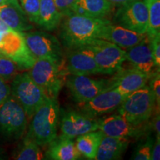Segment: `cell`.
I'll list each match as a JSON object with an SVG mask.
<instances>
[{
	"mask_svg": "<svg viewBox=\"0 0 160 160\" xmlns=\"http://www.w3.org/2000/svg\"><path fill=\"white\" fill-rule=\"evenodd\" d=\"M150 82V88L152 91L153 92L156 98V103L157 104L158 108H159L160 106V75L159 69L157 70V72L154 73H151V77L148 80Z\"/></svg>",
	"mask_w": 160,
	"mask_h": 160,
	"instance_id": "obj_29",
	"label": "cell"
},
{
	"mask_svg": "<svg viewBox=\"0 0 160 160\" xmlns=\"http://www.w3.org/2000/svg\"><path fill=\"white\" fill-rule=\"evenodd\" d=\"M113 22L137 33H146L148 26V11L145 2L131 0L119 6L113 17Z\"/></svg>",
	"mask_w": 160,
	"mask_h": 160,
	"instance_id": "obj_9",
	"label": "cell"
},
{
	"mask_svg": "<svg viewBox=\"0 0 160 160\" xmlns=\"http://www.w3.org/2000/svg\"><path fill=\"white\" fill-rule=\"evenodd\" d=\"M45 157L53 160H77L81 159L82 156L73 139L59 136L48 144Z\"/></svg>",
	"mask_w": 160,
	"mask_h": 160,
	"instance_id": "obj_19",
	"label": "cell"
},
{
	"mask_svg": "<svg viewBox=\"0 0 160 160\" xmlns=\"http://www.w3.org/2000/svg\"><path fill=\"white\" fill-rule=\"evenodd\" d=\"M146 37V33H137L109 22L103 26L98 39L107 40L125 50L139 43Z\"/></svg>",
	"mask_w": 160,
	"mask_h": 160,
	"instance_id": "obj_16",
	"label": "cell"
},
{
	"mask_svg": "<svg viewBox=\"0 0 160 160\" xmlns=\"http://www.w3.org/2000/svg\"><path fill=\"white\" fill-rule=\"evenodd\" d=\"M32 79L43 90L48 98L57 99L62 87L61 65L47 59H36L29 69Z\"/></svg>",
	"mask_w": 160,
	"mask_h": 160,
	"instance_id": "obj_7",
	"label": "cell"
},
{
	"mask_svg": "<svg viewBox=\"0 0 160 160\" xmlns=\"http://www.w3.org/2000/svg\"><path fill=\"white\" fill-rule=\"evenodd\" d=\"M129 142L127 139L103 136L98 148L96 159H119L127 149Z\"/></svg>",
	"mask_w": 160,
	"mask_h": 160,
	"instance_id": "obj_21",
	"label": "cell"
},
{
	"mask_svg": "<svg viewBox=\"0 0 160 160\" xmlns=\"http://www.w3.org/2000/svg\"><path fill=\"white\" fill-rule=\"evenodd\" d=\"M128 94L117 88H108L90 101L80 105V112L92 118L102 117L116 111Z\"/></svg>",
	"mask_w": 160,
	"mask_h": 160,
	"instance_id": "obj_11",
	"label": "cell"
},
{
	"mask_svg": "<svg viewBox=\"0 0 160 160\" xmlns=\"http://www.w3.org/2000/svg\"><path fill=\"white\" fill-rule=\"evenodd\" d=\"M27 117L22 107L10 95L0 105V138L15 141L22 137L27 128Z\"/></svg>",
	"mask_w": 160,
	"mask_h": 160,
	"instance_id": "obj_5",
	"label": "cell"
},
{
	"mask_svg": "<svg viewBox=\"0 0 160 160\" xmlns=\"http://www.w3.org/2000/svg\"><path fill=\"white\" fill-rule=\"evenodd\" d=\"M0 19L13 31L23 33L33 28L18 0H6L0 5Z\"/></svg>",
	"mask_w": 160,
	"mask_h": 160,
	"instance_id": "obj_17",
	"label": "cell"
},
{
	"mask_svg": "<svg viewBox=\"0 0 160 160\" xmlns=\"http://www.w3.org/2000/svg\"><path fill=\"white\" fill-rule=\"evenodd\" d=\"M103 133L97 130L77 137L75 145L81 156L88 159H96Z\"/></svg>",
	"mask_w": 160,
	"mask_h": 160,
	"instance_id": "obj_23",
	"label": "cell"
},
{
	"mask_svg": "<svg viewBox=\"0 0 160 160\" xmlns=\"http://www.w3.org/2000/svg\"><path fill=\"white\" fill-rule=\"evenodd\" d=\"M110 2L113 4V5H118L121 6L125 5V4L128 3V2L131 1V0H108Z\"/></svg>",
	"mask_w": 160,
	"mask_h": 160,
	"instance_id": "obj_35",
	"label": "cell"
},
{
	"mask_svg": "<svg viewBox=\"0 0 160 160\" xmlns=\"http://www.w3.org/2000/svg\"><path fill=\"white\" fill-rule=\"evenodd\" d=\"M53 1L62 17H65L73 13L72 8L74 5L77 0H53Z\"/></svg>",
	"mask_w": 160,
	"mask_h": 160,
	"instance_id": "obj_30",
	"label": "cell"
},
{
	"mask_svg": "<svg viewBox=\"0 0 160 160\" xmlns=\"http://www.w3.org/2000/svg\"><path fill=\"white\" fill-rule=\"evenodd\" d=\"M59 116L60 137L73 139L78 136L99 128L98 118L88 117L82 112L62 109Z\"/></svg>",
	"mask_w": 160,
	"mask_h": 160,
	"instance_id": "obj_10",
	"label": "cell"
},
{
	"mask_svg": "<svg viewBox=\"0 0 160 160\" xmlns=\"http://www.w3.org/2000/svg\"><path fill=\"white\" fill-rule=\"evenodd\" d=\"M11 95V86L2 78L0 77V105Z\"/></svg>",
	"mask_w": 160,
	"mask_h": 160,
	"instance_id": "obj_32",
	"label": "cell"
},
{
	"mask_svg": "<svg viewBox=\"0 0 160 160\" xmlns=\"http://www.w3.org/2000/svg\"><path fill=\"white\" fill-rule=\"evenodd\" d=\"M20 3L30 22L37 24L39 16L40 0H20Z\"/></svg>",
	"mask_w": 160,
	"mask_h": 160,
	"instance_id": "obj_27",
	"label": "cell"
},
{
	"mask_svg": "<svg viewBox=\"0 0 160 160\" xmlns=\"http://www.w3.org/2000/svg\"><path fill=\"white\" fill-rule=\"evenodd\" d=\"M151 74L144 73L135 68H120L108 79L109 88H117L125 93H131L147 85Z\"/></svg>",
	"mask_w": 160,
	"mask_h": 160,
	"instance_id": "obj_14",
	"label": "cell"
},
{
	"mask_svg": "<svg viewBox=\"0 0 160 160\" xmlns=\"http://www.w3.org/2000/svg\"><path fill=\"white\" fill-rule=\"evenodd\" d=\"M66 69L73 75L102 74V72L92 55L83 48L68 49L66 54Z\"/></svg>",
	"mask_w": 160,
	"mask_h": 160,
	"instance_id": "obj_13",
	"label": "cell"
},
{
	"mask_svg": "<svg viewBox=\"0 0 160 160\" xmlns=\"http://www.w3.org/2000/svg\"><path fill=\"white\" fill-rule=\"evenodd\" d=\"M66 85L73 99L79 105H82L109 88V81L108 79H92L88 76L71 74L68 77Z\"/></svg>",
	"mask_w": 160,
	"mask_h": 160,
	"instance_id": "obj_12",
	"label": "cell"
},
{
	"mask_svg": "<svg viewBox=\"0 0 160 160\" xmlns=\"http://www.w3.org/2000/svg\"><path fill=\"white\" fill-rule=\"evenodd\" d=\"M151 128L154 131L157 137H160V119H159V111L157 114L155 115L151 122Z\"/></svg>",
	"mask_w": 160,
	"mask_h": 160,
	"instance_id": "obj_34",
	"label": "cell"
},
{
	"mask_svg": "<svg viewBox=\"0 0 160 160\" xmlns=\"http://www.w3.org/2000/svg\"><path fill=\"white\" fill-rule=\"evenodd\" d=\"M151 45L152 54H153V62L157 68L160 67V35L149 39Z\"/></svg>",
	"mask_w": 160,
	"mask_h": 160,
	"instance_id": "obj_31",
	"label": "cell"
},
{
	"mask_svg": "<svg viewBox=\"0 0 160 160\" xmlns=\"http://www.w3.org/2000/svg\"><path fill=\"white\" fill-rule=\"evenodd\" d=\"M62 15L58 10L53 0H40L39 25L43 30L52 31L61 23Z\"/></svg>",
	"mask_w": 160,
	"mask_h": 160,
	"instance_id": "obj_22",
	"label": "cell"
},
{
	"mask_svg": "<svg viewBox=\"0 0 160 160\" xmlns=\"http://www.w3.org/2000/svg\"><path fill=\"white\" fill-rule=\"evenodd\" d=\"M11 95L31 118L48 99L43 90L32 79L28 73L17 74L12 80Z\"/></svg>",
	"mask_w": 160,
	"mask_h": 160,
	"instance_id": "obj_4",
	"label": "cell"
},
{
	"mask_svg": "<svg viewBox=\"0 0 160 160\" xmlns=\"http://www.w3.org/2000/svg\"><path fill=\"white\" fill-rule=\"evenodd\" d=\"M156 104L154 93L145 85L129 93L117 110L132 125L139 126L150 119Z\"/></svg>",
	"mask_w": 160,
	"mask_h": 160,
	"instance_id": "obj_3",
	"label": "cell"
},
{
	"mask_svg": "<svg viewBox=\"0 0 160 160\" xmlns=\"http://www.w3.org/2000/svg\"><path fill=\"white\" fill-rule=\"evenodd\" d=\"M0 57H2V56H1V55H0Z\"/></svg>",
	"mask_w": 160,
	"mask_h": 160,
	"instance_id": "obj_38",
	"label": "cell"
},
{
	"mask_svg": "<svg viewBox=\"0 0 160 160\" xmlns=\"http://www.w3.org/2000/svg\"><path fill=\"white\" fill-rule=\"evenodd\" d=\"M160 159V137H157L151 149V160H159Z\"/></svg>",
	"mask_w": 160,
	"mask_h": 160,
	"instance_id": "obj_33",
	"label": "cell"
},
{
	"mask_svg": "<svg viewBox=\"0 0 160 160\" xmlns=\"http://www.w3.org/2000/svg\"><path fill=\"white\" fill-rule=\"evenodd\" d=\"M153 138L148 137L145 142L140 144L136 148L134 153L132 155L131 159L134 160H151V149L153 147Z\"/></svg>",
	"mask_w": 160,
	"mask_h": 160,
	"instance_id": "obj_28",
	"label": "cell"
},
{
	"mask_svg": "<svg viewBox=\"0 0 160 160\" xmlns=\"http://www.w3.org/2000/svg\"><path fill=\"white\" fill-rule=\"evenodd\" d=\"M148 11V26L146 32L149 39L160 35V0H144Z\"/></svg>",
	"mask_w": 160,
	"mask_h": 160,
	"instance_id": "obj_25",
	"label": "cell"
},
{
	"mask_svg": "<svg viewBox=\"0 0 160 160\" xmlns=\"http://www.w3.org/2000/svg\"><path fill=\"white\" fill-rule=\"evenodd\" d=\"M59 111L57 99L48 98L32 117L26 137L40 147L48 145L57 137Z\"/></svg>",
	"mask_w": 160,
	"mask_h": 160,
	"instance_id": "obj_2",
	"label": "cell"
},
{
	"mask_svg": "<svg viewBox=\"0 0 160 160\" xmlns=\"http://www.w3.org/2000/svg\"><path fill=\"white\" fill-rule=\"evenodd\" d=\"M19 68L14 62L5 57H0V77L6 82L13 79Z\"/></svg>",
	"mask_w": 160,
	"mask_h": 160,
	"instance_id": "obj_26",
	"label": "cell"
},
{
	"mask_svg": "<svg viewBox=\"0 0 160 160\" xmlns=\"http://www.w3.org/2000/svg\"><path fill=\"white\" fill-rule=\"evenodd\" d=\"M99 128L105 136L128 139L142 133L139 126L133 125L119 113L107 117L98 118Z\"/></svg>",
	"mask_w": 160,
	"mask_h": 160,
	"instance_id": "obj_15",
	"label": "cell"
},
{
	"mask_svg": "<svg viewBox=\"0 0 160 160\" xmlns=\"http://www.w3.org/2000/svg\"><path fill=\"white\" fill-rule=\"evenodd\" d=\"M110 21L71 13L65 16L61 26V44L68 49L79 48L92 40L98 39L104 25Z\"/></svg>",
	"mask_w": 160,
	"mask_h": 160,
	"instance_id": "obj_1",
	"label": "cell"
},
{
	"mask_svg": "<svg viewBox=\"0 0 160 160\" xmlns=\"http://www.w3.org/2000/svg\"><path fill=\"white\" fill-rule=\"evenodd\" d=\"M13 159L19 160H40L45 159L40 146L34 141L26 137L20 144Z\"/></svg>",
	"mask_w": 160,
	"mask_h": 160,
	"instance_id": "obj_24",
	"label": "cell"
},
{
	"mask_svg": "<svg viewBox=\"0 0 160 160\" xmlns=\"http://www.w3.org/2000/svg\"><path fill=\"white\" fill-rule=\"evenodd\" d=\"M79 48L85 49L91 53L102 74H114L127 60L125 50L105 39H95Z\"/></svg>",
	"mask_w": 160,
	"mask_h": 160,
	"instance_id": "obj_6",
	"label": "cell"
},
{
	"mask_svg": "<svg viewBox=\"0 0 160 160\" xmlns=\"http://www.w3.org/2000/svg\"><path fill=\"white\" fill-rule=\"evenodd\" d=\"M2 152L1 150H0V159H2Z\"/></svg>",
	"mask_w": 160,
	"mask_h": 160,
	"instance_id": "obj_36",
	"label": "cell"
},
{
	"mask_svg": "<svg viewBox=\"0 0 160 160\" xmlns=\"http://www.w3.org/2000/svg\"><path fill=\"white\" fill-rule=\"evenodd\" d=\"M126 57L133 68L151 74L154 66L151 45L148 36L139 43L125 49Z\"/></svg>",
	"mask_w": 160,
	"mask_h": 160,
	"instance_id": "obj_18",
	"label": "cell"
},
{
	"mask_svg": "<svg viewBox=\"0 0 160 160\" xmlns=\"http://www.w3.org/2000/svg\"><path fill=\"white\" fill-rule=\"evenodd\" d=\"M113 6L108 0H77L72 8V13L104 19L111 13Z\"/></svg>",
	"mask_w": 160,
	"mask_h": 160,
	"instance_id": "obj_20",
	"label": "cell"
},
{
	"mask_svg": "<svg viewBox=\"0 0 160 160\" xmlns=\"http://www.w3.org/2000/svg\"><path fill=\"white\" fill-rule=\"evenodd\" d=\"M29 51L36 59H47L62 65V47L59 40L44 31L22 33Z\"/></svg>",
	"mask_w": 160,
	"mask_h": 160,
	"instance_id": "obj_8",
	"label": "cell"
},
{
	"mask_svg": "<svg viewBox=\"0 0 160 160\" xmlns=\"http://www.w3.org/2000/svg\"><path fill=\"white\" fill-rule=\"evenodd\" d=\"M5 1H6V0H0V5H1V4H2V3L5 2Z\"/></svg>",
	"mask_w": 160,
	"mask_h": 160,
	"instance_id": "obj_37",
	"label": "cell"
}]
</instances>
